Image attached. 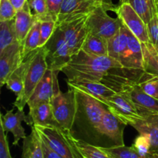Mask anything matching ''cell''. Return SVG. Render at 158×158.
Here are the masks:
<instances>
[{
    "label": "cell",
    "instance_id": "e575fe53",
    "mask_svg": "<svg viewBox=\"0 0 158 158\" xmlns=\"http://www.w3.org/2000/svg\"><path fill=\"white\" fill-rule=\"evenodd\" d=\"M132 146L141 157L144 158L148 157L151 152V141L149 137L145 135L140 134L138 137H136Z\"/></svg>",
    "mask_w": 158,
    "mask_h": 158
},
{
    "label": "cell",
    "instance_id": "9a60e30c",
    "mask_svg": "<svg viewBox=\"0 0 158 158\" xmlns=\"http://www.w3.org/2000/svg\"><path fill=\"white\" fill-rule=\"evenodd\" d=\"M127 125L134 127L139 134L149 137L151 141V152L158 150V113L140 114V116L132 119Z\"/></svg>",
    "mask_w": 158,
    "mask_h": 158
},
{
    "label": "cell",
    "instance_id": "f1b7e54d",
    "mask_svg": "<svg viewBox=\"0 0 158 158\" xmlns=\"http://www.w3.org/2000/svg\"><path fill=\"white\" fill-rule=\"evenodd\" d=\"M40 41V22L36 20L35 24L30 29L23 43V55H27L29 52L39 48Z\"/></svg>",
    "mask_w": 158,
    "mask_h": 158
},
{
    "label": "cell",
    "instance_id": "74e56055",
    "mask_svg": "<svg viewBox=\"0 0 158 158\" xmlns=\"http://www.w3.org/2000/svg\"><path fill=\"white\" fill-rule=\"evenodd\" d=\"M0 130V158H12L9 151L7 134L2 127Z\"/></svg>",
    "mask_w": 158,
    "mask_h": 158
},
{
    "label": "cell",
    "instance_id": "f546056e",
    "mask_svg": "<svg viewBox=\"0 0 158 158\" xmlns=\"http://www.w3.org/2000/svg\"><path fill=\"white\" fill-rule=\"evenodd\" d=\"M100 148L111 158H144L137 153L133 146L127 147L125 145H122L110 148Z\"/></svg>",
    "mask_w": 158,
    "mask_h": 158
},
{
    "label": "cell",
    "instance_id": "3957f363",
    "mask_svg": "<svg viewBox=\"0 0 158 158\" xmlns=\"http://www.w3.org/2000/svg\"><path fill=\"white\" fill-rule=\"evenodd\" d=\"M43 141L63 158H85L77 144L72 131L52 126L32 125Z\"/></svg>",
    "mask_w": 158,
    "mask_h": 158
},
{
    "label": "cell",
    "instance_id": "f6af8a7d",
    "mask_svg": "<svg viewBox=\"0 0 158 158\" xmlns=\"http://www.w3.org/2000/svg\"><path fill=\"white\" fill-rule=\"evenodd\" d=\"M93 1H95V0H93Z\"/></svg>",
    "mask_w": 158,
    "mask_h": 158
},
{
    "label": "cell",
    "instance_id": "277c9868",
    "mask_svg": "<svg viewBox=\"0 0 158 158\" xmlns=\"http://www.w3.org/2000/svg\"><path fill=\"white\" fill-rule=\"evenodd\" d=\"M49 68L47 62V49L46 46L40 47L36 49L35 55L26 74L23 91L19 96L16 97L13 105L18 110H23L28 100L33 94L37 85L44 77Z\"/></svg>",
    "mask_w": 158,
    "mask_h": 158
},
{
    "label": "cell",
    "instance_id": "ac0fdd59",
    "mask_svg": "<svg viewBox=\"0 0 158 158\" xmlns=\"http://www.w3.org/2000/svg\"><path fill=\"white\" fill-rule=\"evenodd\" d=\"M27 116L25 114L24 110H18L16 113L14 114L13 110H9L6 111V114H1L0 124L4 130L6 134L10 132L14 137L13 145L16 146L22 139L26 137V131L22 126V122H26Z\"/></svg>",
    "mask_w": 158,
    "mask_h": 158
},
{
    "label": "cell",
    "instance_id": "d590c367",
    "mask_svg": "<svg viewBox=\"0 0 158 158\" xmlns=\"http://www.w3.org/2000/svg\"><path fill=\"white\" fill-rule=\"evenodd\" d=\"M17 10L9 0H0V22L14 19Z\"/></svg>",
    "mask_w": 158,
    "mask_h": 158
},
{
    "label": "cell",
    "instance_id": "d4e9b609",
    "mask_svg": "<svg viewBox=\"0 0 158 158\" xmlns=\"http://www.w3.org/2000/svg\"><path fill=\"white\" fill-rule=\"evenodd\" d=\"M82 50L91 55L106 56H108L107 40L89 32Z\"/></svg>",
    "mask_w": 158,
    "mask_h": 158
},
{
    "label": "cell",
    "instance_id": "ffe728a7",
    "mask_svg": "<svg viewBox=\"0 0 158 158\" xmlns=\"http://www.w3.org/2000/svg\"><path fill=\"white\" fill-rule=\"evenodd\" d=\"M36 49L25 56L21 64L12 72L6 81V85L7 88L12 91L16 97L19 96L23 93L26 72L32 61V57L36 52Z\"/></svg>",
    "mask_w": 158,
    "mask_h": 158
},
{
    "label": "cell",
    "instance_id": "6da1fadb",
    "mask_svg": "<svg viewBox=\"0 0 158 158\" xmlns=\"http://www.w3.org/2000/svg\"><path fill=\"white\" fill-rule=\"evenodd\" d=\"M117 68H123L115 59L91 55L83 50L73 56L70 61L62 69L68 81H103L111 72Z\"/></svg>",
    "mask_w": 158,
    "mask_h": 158
},
{
    "label": "cell",
    "instance_id": "7402d4cb",
    "mask_svg": "<svg viewBox=\"0 0 158 158\" xmlns=\"http://www.w3.org/2000/svg\"><path fill=\"white\" fill-rule=\"evenodd\" d=\"M67 83L69 86L80 89L97 99L108 98L117 93L103 81H80L77 83L67 81Z\"/></svg>",
    "mask_w": 158,
    "mask_h": 158
},
{
    "label": "cell",
    "instance_id": "484cf974",
    "mask_svg": "<svg viewBox=\"0 0 158 158\" xmlns=\"http://www.w3.org/2000/svg\"><path fill=\"white\" fill-rule=\"evenodd\" d=\"M128 2L146 24L158 12V6L155 0H128Z\"/></svg>",
    "mask_w": 158,
    "mask_h": 158
},
{
    "label": "cell",
    "instance_id": "d6986e66",
    "mask_svg": "<svg viewBox=\"0 0 158 158\" xmlns=\"http://www.w3.org/2000/svg\"><path fill=\"white\" fill-rule=\"evenodd\" d=\"M29 111L26 120V124L40 126H52L61 127L56 120L50 103H41L29 108Z\"/></svg>",
    "mask_w": 158,
    "mask_h": 158
},
{
    "label": "cell",
    "instance_id": "52a82bcc",
    "mask_svg": "<svg viewBox=\"0 0 158 158\" xmlns=\"http://www.w3.org/2000/svg\"><path fill=\"white\" fill-rule=\"evenodd\" d=\"M89 14L76 17L72 19L63 22L56 26L63 32L65 40L73 56L82 50L83 44L89 34L86 22Z\"/></svg>",
    "mask_w": 158,
    "mask_h": 158
},
{
    "label": "cell",
    "instance_id": "8d00e7d4",
    "mask_svg": "<svg viewBox=\"0 0 158 158\" xmlns=\"http://www.w3.org/2000/svg\"><path fill=\"white\" fill-rule=\"evenodd\" d=\"M149 42L158 46V12L154 15L151 21L147 24Z\"/></svg>",
    "mask_w": 158,
    "mask_h": 158
},
{
    "label": "cell",
    "instance_id": "83f0119b",
    "mask_svg": "<svg viewBox=\"0 0 158 158\" xmlns=\"http://www.w3.org/2000/svg\"><path fill=\"white\" fill-rule=\"evenodd\" d=\"M18 41L15 28V19L0 22V52Z\"/></svg>",
    "mask_w": 158,
    "mask_h": 158
},
{
    "label": "cell",
    "instance_id": "8992f818",
    "mask_svg": "<svg viewBox=\"0 0 158 158\" xmlns=\"http://www.w3.org/2000/svg\"><path fill=\"white\" fill-rule=\"evenodd\" d=\"M89 32L106 40L112 38L120 29L122 23L118 17L113 18L107 10L101 5H98L87 18Z\"/></svg>",
    "mask_w": 158,
    "mask_h": 158
},
{
    "label": "cell",
    "instance_id": "cb8c5ba5",
    "mask_svg": "<svg viewBox=\"0 0 158 158\" xmlns=\"http://www.w3.org/2000/svg\"><path fill=\"white\" fill-rule=\"evenodd\" d=\"M22 157L45 158L41 137L33 126H32L31 134L23 139Z\"/></svg>",
    "mask_w": 158,
    "mask_h": 158
},
{
    "label": "cell",
    "instance_id": "4dcf8cb0",
    "mask_svg": "<svg viewBox=\"0 0 158 158\" xmlns=\"http://www.w3.org/2000/svg\"><path fill=\"white\" fill-rule=\"evenodd\" d=\"M29 3L36 20L40 22L55 20L56 22L53 15L49 12L47 0H29Z\"/></svg>",
    "mask_w": 158,
    "mask_h": 158
},
{
    "label": "cell",
    "instance_id": "ee69618b",
    "mask_svg": "<svg viewBox=\"0 0 158 158\" xmlns=\"http://www.w3.org/2000/svg\"><path fill=\"white\" fill-rule=\"evenodd\" d=\"M155 2H156V3H157V6H158V0H155Z\"/></svg>",
    "mask_w": 158,
    "mask_h": 158
},
{
    "label": "cell",
    "instance_id": "b9f144b4",
    "mask_svg": "<svg viewBox=\"0 0 158 158\" xmlns=\"http://www.w3.org/2000/svg\"><path fill=\"white\" fill-rule=\"evenodd\" d=\"M9 1L12 2V4L13 5L14 7L15 8L17 11L21 9L22 8H23V6L26 5V3L27 2L28 0H9Z\"/></svg>",
    "mask_w": 158,
    "mask_h": 158
},
{
    "label": "cell",
    "instance_id": "7a4b0ae2",
    "mask_svg": "<svg viewBox=\"0 0 158 158\" xmlns=\"http://www.w3.org/2000/svg\"><path fill=\"white\" fill-rule=\"evenodd\" d=\"M71 87V86H69ZM73 88L77 101V112L75 124L85 138L83 140L95 146L100 147V128L106 106L90 94Z\"/></svg>",
    "mask_w": 158,
    "mask_h": 158
},
{
    "label": "cell",
    "instance_id": "f35d334b",
    "mask_svg": "<svg viewBox=\"0 0 158 158\" xmlns=\"http://www.w3.org/2000/svg\"><path fill=\"white\" fill-rule=\"evenodd\" d=\"M95 2L103 6L107 11H113L118 5L128 2V0H95Z\"/></svg>",
    "mask_w": 158,
    "mask_h": 158
},
{
    "label": "cell",
    "instance_id": "9c48e42d",
    "mask_svg": "<svg viewBox=\"0 0 158 158\" xmlns=\"http://www.w3.org/2000/svg\"><path fill=\"white\" fill-rule=\"evenodd\" d=\"M45 46L47 49L49 68L61 72L70 61L73 55L60 28L56 26L53 35Z\"/></svg>",
    "mask_w": 158,
    "mask_h": 158
},
{
    "label": "cell",
    "instance_id": "1f68e13d",
    "mask_svg": "<svg viewBox=\"0 0 158 158\" xmlns=\"http://www.w3.org/2000/svg\"><path fill=\"white\" fill-rule=\"evenodd\" d=\"M138 84L146 94L158 99V75L146 71L140 77Z\"/></svg>",
    "mask_w": 158,
    "mask_h": 158
},
{
    "label": "cell",
    "instance_id": "7bdbcfd3",
    "mask_svg": "<svg viewBox=\"0 0 158 158\" xmlns=\"http://www.w3.org/2000/svg\"><path fill=\"white\" fill-rule=\"evenodd\" d=\"M147 158H158V150L157 151H154V152L150 153L149 155L148 156Z\"/></svg>",
    "mask_w": 158,
    "mask_h": 158
},
{
    "label": "cell",
    "instance_id": "ba28073f",
    "mask_svg": "<svg viewBox=\"0 0 158 158\" xmlns=\"http://www.w3.org/2000/svg\"><path fill=\"white\" fill-rule=\"evenodd\" d=\"M140 80H131L116 85V92H123L131 99L139 114L158 113V99L148 95L138 84Z\"/></svg>",
    "mask_w": 158,
    "mask_h": 158
},
{
    "label": "cell",
    "instance_id": "5bb4252c",
    "mask_svg": "<svg viewBox=\"0 0 158 158\" xmlns=\"http://www.w3.org/2000/svg\"><path fill=\"white\" fill-rule=\"evenodd\" d=\"M23 45L17 41L0 52V85L6 83L9 76L24 59Z\"/></svg>",
    "mask_w": 158,
    "mask_h": 158
},
{
    "label": "cell",
    "instance_id": "8fae6325",
    "mask_svg": "<svg viewBox=\"0 0 158 158\" xmlns=\"http://www.w3.org/2000/svg\"><path fill=\"white\" fill-rule=\"evenodd\" d=\"M60 71L48 68L36 88L34 90L27 105L29 108L41 103H50L55 96L58 95L61 90L58 81V74Z\"/></svg>",
    "mask_w": 158,
    "mask_h": 158
},
{
    "label": "cell",
    "instance_id": "4fadbf2b",
    "mask_svg": "<svg viewBox=\"0 0 158 158\" xmlns=\"http://www.w3.org/2000/svg\"><path fill=\"white\" fill-rule=\"evenodd\" d=\"M98 100L101 101L113 114L127 125L130 120L140 116L135 105L123 92H117L112 97Z\"/></svg>",
    "mask_w": 158,
    "mask_h": 158
},
{
    "label": "cell",
    "instance_id": "836d02e7",
    "mask_svg": "<svg viewBox=\"0 0 158 158\" xmlns=\"http://www.w3.org/2000/svg\"><path fill=\"white\" fill-rule=\"evenodd\" d=\"M56 29V22L55 20H47L40 22V41L39 48L43 47L52 37Z\"/></svg>",
    "mask_w": 158,
    "mask_h": 158
},
{
    "label": "cell",
    "instance_id": "d6a6232c",
    "mask_svg": "<svg viewBox=\"0 0 158 158\" xmlns=\"http://www.w3.org/2000/svg\"><path fill=\"white\" fill-rule=\"evenodd\" d=\"M77 144L85 158H111L100 147L88 143L77 137Z\"/></svg>",
    "mask_w": 158,
    "mask_h": 158
},
{
    "label": "cell",
    "instance_id": "5b68a950",
    "mask_svg": "<svg viewBox=\"0 0 158 158\" xmlns=\"http://www.w3.org/2000/svg\"><path fill=\"white\" fill-rule=\"evenodd\" d=\"M54 117L61 127L72 131L75 124L77 101L75 89L69 87L66 93H60L50 102Z\"/></svg>",
    "mask_w": 158,
    "mask_h": 158
},
{
    "label": "cell",
    "instance_id": "44dd1931",
    "mask_svg": "<svg viewBox=\"0 0 158 158\" xmlns=\"http://www.w3.org/2000/svg\"><path fill=\"white\" fill-rule=\"evenodd\" d=\"M36 22L34 14L31 12L29 0L23 8L17 11L15 17V28L17 40L23 45L26 37Z\"/></svg>",
    "mask_w": 158,
    "mask_h": 158
},
{
    "label": "cell",
    "instance_id": "7c38bea8",
    "mask_svg": "<svg viewBox=\"0 0 158 158\" xmlns=\"http://www.w3.org/2000/svg\"><path fill=\"white\" fill-rule=\"evenodd\" d=\"M113 12L117 14V16L122 23L140 40V43H146L149 42L147 24L129 2L118 5Z\"/></svg>",
    "mask_w": 158,
    "mask_h": 158
},
{
    "label": "cell",
    "instance_id": "603a6c76",
    "mask_svg": "<svg viewBox=\"0 0 158 158\" xmlns=\"http://www.w3.org/2000/svg\"><path fill=\"white\" fill-rule=\"evenodd\" d=\"M122 23V22H121ZM108 56L120 62L127 49V28L122 23L117 34L107 40Z\"/></svg>",
    "mask_w": 158,
    "mask_h": 158
},
{
    "label": "cell",
    "instance_id": "60d3db41",
    "mask_svg": "<svg viewBox=\"0 0 158 158\" xmlns=\"http://www.w3.org/2000/svg\"><path fill=\"white\" fill-rule=\"evenodd\" d=\"M42 140V139H41ZM42 145H43V152H44L45 158H63L60 155H59L57 153H56L53 150L49 148V145L42 140Z\"/></svg>",
    "mask_w": 158,
    "mask_h": 158
},
{
    "label": "cell",
    "instance_id": "4316f807",
    "mask_svg": "<svg viewBox=\"0 0 158 158\" xmlns=\"http://www.w3.org/2000/svg\"><path fill=\"white\" fill-rule=\"evenodd\" d=\"M141 45L144 70L158 75V46L152 44L151 42L141 43Z\"/></svg>",
    "mask_w": 158,
    "mask_h": 158
},
{
    "label": "cell",
    "instance_id": "ab89813d",
    "mask_svg": "<svg viewBox=\"0 0 158 158\" xmlns=\"http://www.w3.org/2000/svg\"><path fill=\"white\" fill-rule=\"evenodd\" d=\"M63 1V0H47L49 12L53 15L56 20H57Z\"/></svg>",
    "mask_w": 158,
    "mask_h": 158
},
{
    "label": "cell",
    "instance_id": "30bf717a",
    "mask_svg": "<svg viewBox=\"0 0 158 158\" xmlns=\"http://www.w3.org/2000/svg\"><path fill=\"white\" fill-rule=\"evenodd\" d=\"M127 125L122 122L106 108L100 128L102 148L124 145L123 131Z\"/></svg>",
    "mask_w": 158,
    "mask_h": 158
},
{
    "label": "cell",
    "instance_id": "2e32d148",
    "mask_svg": "<svg viewBox=\"0 0 158 158\" xmlns=\"http://www.w3.org/2000/svg\"><path fill=\"white\" fill-rule=\"evenodd\" d=\"M93 0H63L56 20V26L76 17L88 15L98 6Z\"/></svg>",
    "mask_w": 158,
    "mask_h": 158
},
{
    "label": "cell",
    "instance_id": "e0dca14e",
    "mask_svg": "<svg viewBox=\"0 0 158 158\" xmlns=\"http://www.w3.org/2000/svg\"><path fill=\"white\" fill-rule=\"evenodd\" d=\"M127 49L120 63L125 69L144 70L141 43L127 29Z\"/></svg>",
    "mask_w": 158,
    "mask_h": 158
}]
</instances>
